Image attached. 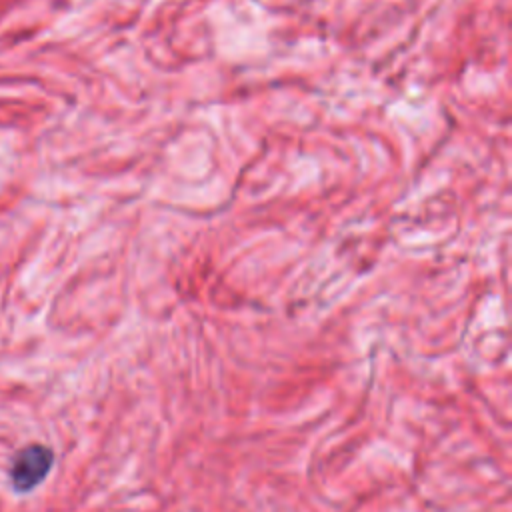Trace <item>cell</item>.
I'll return each instance as SVG.
<instances>
[{
	"mask_svg": "<svg viewBox=\"0 0 512 512\" xmlns=\"http://www.w3.org/2000/svg\"><path fill=\"white\" fill-rule=\"evenodd\" d=\"M54 464V452L42 444L22 448L10 464V484L16 492H30L36 488Z\"/></svg>",
	"mask_w": 512,
	"mask_h": 512,
	"instance_id": "obj_1",
	"label": "cell"
}]
</instances>
